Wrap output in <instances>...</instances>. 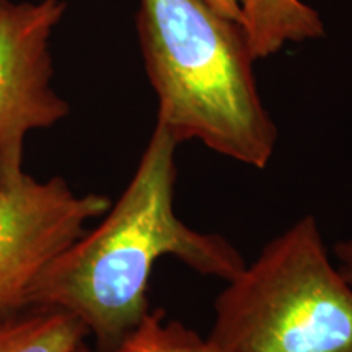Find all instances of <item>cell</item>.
Returning <instances> with one entry per match:
<instances>
[{
  "label": "cell",
  "mask_w": 352,
  "mask_h": 352,
  "mask_svg": "<svg viewBox=\"0 0 352 352\" xmlns=\"http://www.w3.org/2000/svg\"><path fill=\"white\" fill-rule=\"evenodd\" d=\"M80 320L51 307H26L0 316V352H76L85 344Z\"/></svg>",
  "instance_id": "obj_7"
},
{
  "label": "cell",
  "mask_w": 352,
  "mask_h": 352,
  "mask_svg": "<svg viewBox=\"0 0 352 352\" xmlns=\"http://www.w3.org/2000/svg\"><path fill=\"white\" fill-rule=\"evenodd\" d=\"M208 338L222 352H352V285L314 215L227 280Z\"/></svg>",
  "instance_id": "obj_3"
},
{
  "label": "cell",
  "mask_w": 352,
  "mask_h": 352,
  "mask_svg": "<svg viewBox=\"0 0 352 352\" xmlns=\"http://www.w3.org/2000/svg\"><path fill=\"white\" fill-rule=\"evenodd\" d=\"M215 12L236 23H245L243 7L246 0H206Z\"/></svg>",
  "instance_id": "obj_10"
},
{
  "label": "cell",
  "mask_w": 352,
  "mask_h": 352,
  "mask_svg": "<svg viewBox=\"0 0 352 352\" xmlns=\"http://www.w3.org/2000/svg\"><path fill=\"white\" fill-rule=\"evenodd\" d=\"M243 13L254 59L276 54L285 43L318 39L324 34L318 12L302 0H246Z\"/></svg>",
  "instance_id": "obj_6"
},
{
  "label": "cell",
  "mask_w": 352,
  "mask_h": 352,
  "mask_svg": "<svg viewBox=\"0 0 352 352\" xmlns=\"http://www.w3.org/2000/svg\"><path fill=\"white\" fill-rule=\"evenodd\" d=\"M178 145L157 122L131 182L103 222L57 254L30 290V307L74 315L100 352L114 349L151 314L148 285L162 258L226 283L246 264L226 236L196 230L176 214Z\"/></svg>",
  "instance_id": "obj_1"
},
{
  "label": "cell",
  "mask_w": 352,
  "mask_h": 352,
  "mask_svg": "<svg viewBox=\"0 0 352 352\" xmlns=\"http://www.w3.org/2000/svg\"><path fill=\"white\" fill-rule=\"evenodd\" d=\"M23 142L0 144V316L30 307L44 267L111 206L103 195H77L60 176L38 182L26 173Z\"/></svg>",
  "instance_id": "obj_4"
},
{
  "label": "cell",
  "mask_w": 352,
  "mask_h": 352,
  "mask_svg": "<svg viewBox=\"0 0 352 352\" xmlns=\"http://www.w3.org/2000/svg\"><path fill=\"white\" fill-rule=\"evenodd\" d=\"M64 10L63 0H0V144L69 114L67 101L51 85L50 36Z\"/></svg>",
  "instance_id": "obj_5"
},
{
  "label": "cell",
  "mask_w": 352,
  "mask_h": 352,
  "mask_svg": "<svg viewBox=\"0 0 352 352\" xmlns=\"http://www.w3.org/2000/svg\"><path fill=\"white\" fill-rule=\"evenodd\" d=\"M138 28L157 122L178 144L199 140L266 168L279 132L259 96L245 26L206 0H140Z\"/></svg>",
  "instance_id": "obj_2"
},
{
  "label": "cell",
  "mask_w": 352,
  "mask_h": 352,
  "mask_svg": "<svg viewBox=\"0 0 352 352\" xmlns=\"http://www.w3.org/2000/svg\"><path fill=\"white\" fill-rule=\"evenodd\" d=\"M333 258L338 270L341 271L347 283L352 285V235L334 243Z\"/></svg>",
  "instance_id": "obj_9"
},
{
  "label": "cell",
  "mask_w": 352,
  "mask_h": 352,
  "mask_svg": "<svg viewBox=\"0 0 352 352\" xmlns=\"http://www.w3.org/2000/svg\"><path fill=\"white\" fill-rule=\"evenodd\" d=\"M76 352H90L83 344ZM108 352H222L209 338H202L182 321L165 318L164 310H153L134 331Z\"/></svg>",
  "instance_id": "obj_8"
}]
</instances>
